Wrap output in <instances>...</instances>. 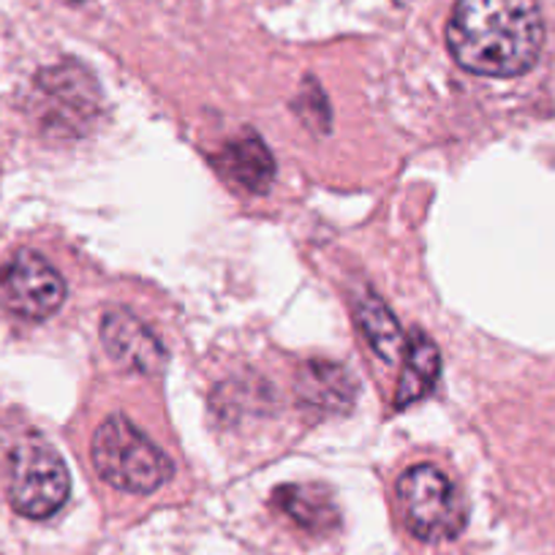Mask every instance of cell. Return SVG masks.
Segmentation results:
<instances>
[{
	"label": "cell",
	"instance_id": "obj_1",
	"mask_svg": "<svg viewBox=\"0 0 555 555\" xmlns=\"http://www.w3.org/2000/svg\"><path fill=\"white\" fill-rule=\"evenodd\" d=\"M537 0H457L447 44L457 66L479 77H520L542 52Z\"/></svg>",
	"mask_w": 555,
	"mask_h": 555
},
{
	"label": "cell",
	"instance_id": "obj_2",
	"mask_svg": "<svg viewBox=\"0 0 555 555\" xmlns=\"http://www.w3.org/2000/svg\"><path fill=\"white\" fill-rule=\"evenodd\" d=\"M93 466L104 482L126 493L147 495L172 477V463L131 420L112 414L93 436Z\"/></svg>",
	"mask_w": 555,
	"mask_h": 555
},
{
	"label": "cell",
	"instance_id": "obj_3",
	"mask_svg": "<svg viewBox=\"0 0 555 555\" xmlns=\"http://www.w3.org/2000/svg\"><path fill=\"white\" fill-rule=\"evenodd\" d=\"M398 501L409 531L423 542H447L466 528V501L450 477L428 463L400 474Z\"/></svg>",
	"mask_w": 555,
	"mask_h": 555
},
{
	"label": "cell",
	"instance_id": "obj_4",
	"mask_svg": "<svg viewBox=\"0 0 555 555\" xmlns=\"http://www.w3.org/2000/svg\"><path fill=\"white\" fill-rule=\"evenodd\" d=\"M72 477L63 457L44 439H25L9 461V499L23 517L44 520L68 499Z\"/></svg>",
	"mask_w": 555,
	"mask_h": 555
},
{
	"label": "cell",
	"instance_id": "obj_5",
	"mask_svg": "<svg viewBox=\"0 0 555 555\" xmlns=\"http://www.w3.org/2000/svg\"><path fill=\"white\" fill-rule=\"evenodd\" d=\"M0 295L17 317L41 322L66 300V281L36 250H17L0 267Z\"/></svg>",
	"mask_w": 555,
	"mask_h": 555
},
{
	"label": "cell",
	"instance_id": "obj_6",
	"mask_svg": "<svg viewBox=\"0 0 555 555\" xmlns=\"http://www.w3.org/2000/svg\"><path fill=\"white\" fill-rule=\"evenodd\" d=\"M101 344H104L106 354L128 371L156 373L167 362V351H164L156 333L122 308H112L104 313Z\"/></svg>",
	"mask_w": 555,
	"mask_h": 555
},
{
	"label": "cell",
	"instance_id": "obj_7",
	"mask_svg": "<svg viewBox=\"0 0 555 555\" xmlns=\"http://www.w3.org/2000/svg\"><path fill=\"white\" fill-rule=\"evenodd\" d=\"M216 164L229 183L240 185L250 194H264L275 180V162L264 142L254 133H243V137L227 142L216 156Z\"/></svg>",
	"mask_w": 555,
	"mask_h": 555
},
{
	"label": "cell",
	"instance_id": "obj_8",
	"mask_svg": "<svg viewBox=\"0 0 555 555\" xmlns=\"http://www.w3.org/2000/svg\"><path fill=\"white\" fill-rule=\"evenodd\" d=\"M357 392V378L338 362H306L297 373V395L313 409L349 411Z\"/></svg>",
	"mask_w": 555,
	"mask_h": 555
},
{
	"label": "cell",
	"instance_id": "obj_9",
	"mask_svg": "<svg viewBox=\"0 0 555 555\" xmlns=\"http://www.w3.org/2000/svg\"><path fill=\"white\" fill-rule=\"evenodd\" d=\"M47 99L55 101V112H61L63 122H85L95 109L99 90L95 79L79 66H57L41 79Z\"/></svg>",
	"mask_w": 555,
	"mask_h": 555
},
{
	"label": "cell",
	"instance_id": "obj_10",
	"mask_svg": "<svg viewBox=\"0 0 555 555\" xmlns=\"http://www.w3.org/2000/svg\"><path fill=\"white\" fill-rule=\"evenodd\" d=\"M441 373V354L439 346L434 344V338H428L425 333H411L409 340V357H405L403 373H400L398 392H395V405L405 409V405L423 400L425 395L434 392L436 382H439Z\"/></svg>",
	"mask_w": 555,
	"mask_h": 555
},
{
	"label": "cell",
	"instance_id": "obj_11",
	"mask_svg": "<svg viewBox=\"0 0 555 555\" xmlns=\"http://www.w3.org/2000/svg\"><path fill=\"white\" fill-rule=\"evenodd\" d=\"M354 317L362 335H365L367 344H371V349L378 354V360H398L400 349H403V333H400V324L398 319H395V313L389 311L373 292H365V295L354 302Z\"/></svg>",
	"mask_w": 555,
	"mask_h": 555
},
{
	"label": "cell",
	"instance_id": "obj_12",
	"mask_svg": "<svg viewBox=\"0 0 555 555\" xmlns=\"http://www.w3.org/2000/svg\"><path fill=\"white\" fill-rule=\"evenodd\" d=\"M272 501H275L278 509L289 515L297 526L308 528V531H327V528L338 526V512H335L333 501L319 488L286 485V488L275 490Z\"/></svg>",
	"mask_w": 555,
	"mask_h": 555
}]
</instances>
